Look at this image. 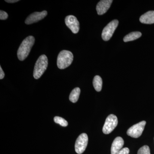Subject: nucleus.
<instances>
[{"instance_id":"obj_1","label":"nucleus","mask_w":154,"mask_h":154,"mask_svg":"<svg viewBox=\"0 0 154 154\" xmlns=\"http://www.w3.org/2000/svg\"><path fill=\"white\" fill-rule=\"evenodd\" d=\"M34 42L35 38L32 36H28L22 41L17 52V56L19 60H24L28 57Z\"/></svg>"},{"instance_id":"obj_2","label":"nucleus","mask_w":154,"mask_h":154,"mask_svg":"<svg viewBox=\"0 0 154 154\" xmlns=\"http://www.w3.org/2000/svg\"><path fill=\"white\" fill-rule=\"evenodd\" d=\"M73 60V55L70 51H62L59 54L57 58V66L59 69H63L71 64Z\"/></svg>"},{"instance_id":"obj_3","label":"nucleus","mask_w":154,"mask_h":154,"mask_svg":"<svg viewBox=\"0 0 154 154\" xmlns=\"http://www.w3.org/2000/svg\"><path fill=\"white\" fill-rule=\"evenodd\" d=\"M48 59L46 55L43 54L38 57L36 61L33 70L34 79H38L43 75L47 68Z\"/></svg>"},{"instance_id":"obj_4","label":"nucleus","mask_w":154,"mask_h":154,"mask_svg":"<svg viewBox=\"0 0 154 154\" xmlns=\"http://www.w3.org/2000/svg\"><path fill=\"white\" fill-rule=\"evenodd\" d=\"M117 124L118 119L116 116L110 114L106 118L105 124L102 128V131L105 134H109L115 129Z\"/></svg>"},{"instance_id":"obj_5","label":"nucleus","mask_w":154,"mask_h":154,"mask_svg":"<svg viewBox=\"0 0 154 154\" xmlns=\"http://www.w3.org/2000/svg\"><path fill=\"white\" fill-rule=\"evenodd\" d=\"M119 22L117 20H114L111 21L105 27L102 31V36L104 41H107L110 40L113 36V33L117 26Z\"/></svg>"},{"instance_id":"obj_6","label":"nucleus","mask_w":154,"mask_h":154,"mask_svg":"<svg viewBox=\"0 0 154 154\" xmlns=\"http://www.w3.org/2000/svg\"><path fill=\"white\" fill-rule=\"evenodd\" d=\"M88 141V136L86 133H82L79 136L75 143V151L77 153L81 154L85 152Z\"/></svg>"},{"instance_id":"obj_7","label":"nucleus","mask_w":154,"mask_h":154,"mask_svg":"<svg viewBox=\"0 0 154 154\" xmlns=\"http://www.w3.org/2000/svg\"><path fill=\"white\" fill-rule=\"evenodd\" d=\"M146 124V122L143 121L134 125L128 130L127 134L133 138H137L140 137L142 134Z\"/></svg>"},{"instance_id":"obj_8","label":"nucleus","mask_w":154,"mask_h":154,"mask_svg":"<svg viewBox=\"0 0 154 154\" xmlns=\"http://www.w3.org/2000/svg\"><path fill=\"white\" fill-rule=\"evenodd\" d=\"M66 25L72 31L73 33H77L80 29L79 22L76 17L72 15L67 16L65 19Z\"/></svg>"},{"instance_id":"obj_9","label":"nucleus","mask_w":154,"mask_h":154,"mask_svg":"<svg viewBox=\"0 0 154 154\" xmlns=\"http://www.w3.org/2000/svg\"><path fill=\"white\" fill-rule=\"evenodd\" d=\"M47 15V12L44 11L41 12H36L29 15L25 21L27 25H30L42 20Z\"/></svg>"},{"instance_id":"obj_10","label":"nucleus","mask_w":154,"mask_h":154,"mask_svg":"<svg viewBox=\"0 0 154 154\" xmlns=\"http://www.w3.org/2000/svg\"><path fill=\"white\" fill-rule=\"evenodd\" d=\"M113 1L112 0H102L100 1L96 6V11L99 15L105 14L110 8Z\"/></svg>"},{"instance_id":"obj_11","label":"nucleus","mask_w":154,"mask_h":154,"mask_svg":"<svg viewBox=\"0 0 154 154\" xmlns=\"http://www.w3.org/2000/svg\"><path fill=\"white\" fill-rule=\"evenodd\" d=\"M124 143V140L122 138L120 137L116 138L111 145V154H117L122 149Z\"/></svg>"},{"instance_id":"obj_12","label":"nucleus","mask_w":154,"mask_h":154,"mask_svg":"<svg viewBox=\"0 0 154 154\" xmlns=\"http://www.w3.org/2000/svg\"><path fill=\"white\" fill-rule=\"evenodd\" d=\"M140 22L143 24H152L154 23V11H149L142 15L140 18Z\"/></svg>"},{"instance_id":"obj_13","label":"nucleus","mask_w":154,"mask_h":154,"mask_svg":"<svg viewBox=\"0 0 154 154\" xmlns=\"http://www.w3.org/2000/svg\"><path fill=\"white\" fill-rule=\"evenodd\" d=\"M81 90L79 88H75L72 91L69 97V99L71 102L75 103L78 101L79 97Z\"/></svg>"},{"instance_id":"obj_14","label":"nucleus","mask_w":154,"mask_h":154,"mask_svg":"<svg viewBox=\"0 0 154 154\" xmlns=\"http://www.w3.org/2000/svg\"><path fill=\"white\" fill-rule=\"evenodd\" d=\"M141 35L142 33L140 32L136 31V32H131L125 36L123 40L125 42L133 41L140 38Z\"/></svg>"},{"instance_id":"obj_15","label":"nucleus","mask_w":154,"mask_h":154,"mask_svg":"<svg viewBox=\"0 0 154 154\" xmlns=\"http://www.w3.org/2000/svg\"><path fill=\"white\" fill-rule=\"evenodd\" d=\"M93 85L95 90L97 92H100L102 90V80L100 76L96 75L94 77L93 80Z\"/></svg>"},{"instance_id":"obj_16","label":"nucleus","mask_w":154,"mask_h":154,"mask_svg":"<svg viewBox=\"0 0 154 154\" xmlns=\"http://www.w3.org/2000/svg\"><path fill=\"white\" fill-rule=\"evenodd\" d=\"M54 122L62 126L66 127L68 125L67 121H66L64 119L60 117V116H55L54 117Z\"/></svg>"},{"instance_id":"obj_17","label":"nucleus","mask_w":154,"mask_h":154,"mask_svg":"<svg viewBox=\"0 0 154 154\" xmlns=\"http://www.w3.org/2000/svg\"><path fill=\"white\" fill-rule=\"evenodd\" d=\"M137 154H150L149 148L147 145L143 146L138 151Z\"/></svg>"},{"instance_id":"obj_18","label":"nucleus","mask_w":154,"mask_h":154,"mask_svg":"<svg viewBox=\"0 0 154 154\" xmlns=\"http://www.w3.org/2000/svg\"><path fill=\"white\" fill-rule=\"evenodd\" d=\"M8 17V15L5 11H0V19L1 20H6Z\"/></svg>"},{"instance_id":"obj_19","label":"nucleus","mask_w":154,"mask_h":154,"mask_svg":"<svg viewBox=\"0 0 154 154\" xmlns=\"http://www.w3.org/2000/svg\"><path fill=\"white\" fill-rule=\"evenodd\" d=\"M130 150L128 148H124L117 153V154H129Z\"/></svg>"},{"instance_id":"obj_20","label":"nucleus","mask_w":154,"mask_h":154,"mask_svg":"<svg viewBox=\"0 0 154 154\" xmlns=\"http://www.w3.org/2000/svg\"><path fill=\"white\" fill-rule=\"evenodd\" d=\"M5 74L4 71H3L2 69V67L0 66V79H2L5 77Z\"/></svg>"},{"instance_id":"obj_21","label":"nucleus","mask_w":154,"mask_h":154,"mask_svg":"<svg viewBox=\"0 0 154 154\" xmlns=\"http://www.w3.org/2000/svg\"><path fill=\"white\" fill-rule=\"evenodd\" d=\"M19 0H6L5 2L9 3H14L19 2Z\"/></svg>"}]
</instances>
